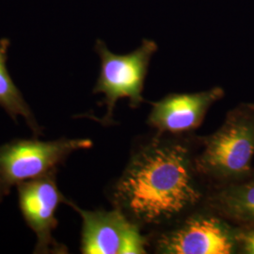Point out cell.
I'll list each match as a JSON object with an SVG mask.
<instances>
[{
	"label": "cell",
	"mask_w": 254,
	"mask_h": 254,
	"mask_svg": "<svg viewBox=\"0 0 254 254\" xmlns=\"http://www.w3.org/2000/svg\"><path fill=\"white\" fill-rule=\"evenodd\" d=\"M185 136L155 133L136 146L112 189L115 208L139 227H168L204 205L208 192Z\"/></svg>",
	"instance_id": "6da1fadb"
},
{
	"label": "cell",
	"mask_w": 254,
	"mask_h": 254,
	"mask_svg": "<svg viewBox=\"0 0 254 254\" xmlns=\"http://www.w3.org/2000/svg\"><path fill=\"white\" fill-rule=\"evenodd\" d=\"M254 104L231 109L221 127L198 138L196 167L212 188L241 181L254 172Z\"/></svg>",
	"instance_id": "7a4b0ae2"
},
{
	"label": "cell",
	"mask_w": 254,
	"mask_h": 254,
	"mask_svg": "<svg viewBox=\"0 0 254 254\" xmlns=\"http://www.w3.org/2000/svg\"><path fill=\"white\" fill-rule=\"evenodd\" d=\"M95 49L100 57L101 70L93 92L104 95L107 112L98 121L109 126L113 124L114 109L119 100L127 98L132 109H137L143 103L146 75L158 46L153 40L145 39L136 50L118 55L111 52L103 41L97 40Z\"/></svg>",
	"instance_id": "3957f363"
},
{
	"label": "cell",
	"mask_w": 254,
	"mask_h": 254,
	"mask_svg": "<svg viewBox=\"0 0 254 254\" xmlns=\"http://www.w3.org/2000/svg\"><path fill=\"white\" fill-rule=\"evenodd\" d=\"M87 138H59L50 141L14 139L0 146V202L23 182L57 172L69 155L90 149Z\"/></svg>",
	"instance_id": "277c9868"
},
{
	"label": "cell",
	"mask_w": 254,
	"mask_h": 254,
	"mask_svg": "<svg viewBox=\"0 0 254 254\" xmlns=\"http://www.w3.org/2000/svg\"><path fill=\"white\" fill-rule=\"evenodd\" d=\"M158 233L156 253L165 254H231L237 253V227L204 205Z\"/></svg>",
	"instance_id": "5b68a950"
},
{
	"label": "cell",
	"mask_w": 254,
	"mask_h": 254,
	"mask_svg": "<svg viewBox=\"0 0 254 254\" xmlns=\"http://www.w3.org/2000/svg\"><path fill=\"white\" fill-rule=\"evenodd\" d=\"M81 217V253L84 254H147L149 241L141 228L121 210H84L67 200Z\"/></svg>",
	"instance_id": "8992f818"
},
{
	"label": "cell",
	"mask_w": 254,
	"mask_h": 254,
	"mask_svg": "<svg viewBox=\"0 0 254 254\" xmlns=\"http://www.w3.org/2000/svg\"><path fill=\"white\" fill-rule=\"evenodd\" d=\"M19 206L28 227L36 236L35 254H64L63 246L54 239L58 225L56 211L67 198L59 190L56 172L17 186Z\"/></svg>",
	"instance_id": "52a82bcc"
},
{
	"label": "cell",
	"mask_w": 254,
	"mask_h": 254,
	"mask_svg": "<svg viewBox=\"0 0 254 254\" xmlns=\"http://www.w3.org/2000/svg\"><path fill=\"white\" fill-rule=\"evenodd\" d=\"M220 87L193 93H172L151 103L148 125L156 133L187 136L202 124L209 109L224 96Z\"/></svg>",
	"instance_id": "ba28073f"
},
{
	"label": "cell",
	"mask_w": 254,
	"mask_h": 254,
	"mask_svg": "<svg viewBox=\"0 0 254 254\" xmlns=\"http://www.w3.org/2000/svg\"><path fill=\"white\" fill-rule=\"evenodd\" d=\"M204 205L236 227L254 228V172L241 181L212 188Z\"/></svg>",
	"instance_id": "9c48e42d"
},
{
	"label": "cell",
	"mask_w": 254,
	"mask_h": 254,
	"mask_svg": "<svg viewBox=\"0 0 254 254\" xmlns=\"http://www.w3.org/2000/svg\"><path fill=\"white\" fill-rule=\"evenodd\" d=\"M9 45V39L4 38L0 40V106L13 121H17L18 118L24 119L32 133L35 136H40L43 130L8 72L7 60Z\"/></svg>",
	"instance_id": "30bf717a"
},
{
	"label": "cell",
	"mask_w": 254,
	"mask_h": 254,
	"mask_svg": "<svg viewBox=\"0 0 254 254\" xmlns=\"http://www.w3.org/2000/svg\"><path fill=\"white\" fill-rule=\"evenodd\" d=\"M236 241L240 253L254 254V228L237 227Z\"/></svg>",
	"instance_id": "8fae6325"
}]
</instances>
